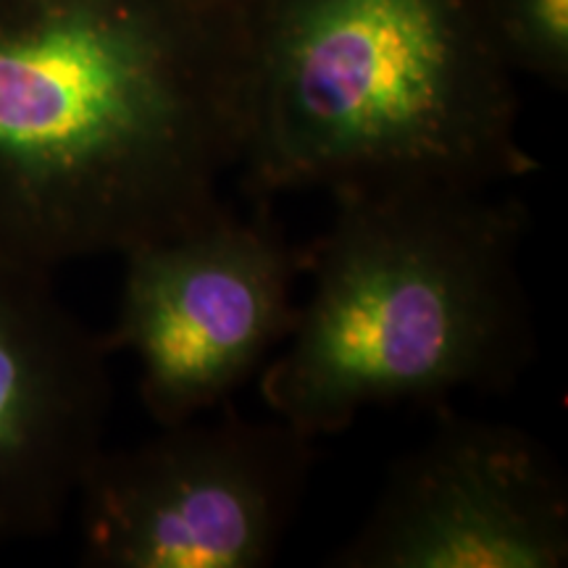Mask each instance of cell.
Masks as SVG:
<instances>
[{
	"mask_svg": "<svg viewBox=\"0 0 568 568\" xmlns=\"http://www.w3.org/2000/svg\"><path fill=\"white\" fill-rule=\"evenodd\" d=\"M247 132L230 0H0V258L53 274L222 209Z\"/></svg>",
	"mask_w": 568,
	"mask_h": 568,
	"instance_id": "obj_1",
	"label": "cell"
},
{
	"mask_svg": "<svg viewBox=\"0 0 568 568\" xmlns=\"http://www.w3.org/2000/svg\"><path fill=\"white\" fill-rule=\"evenodd\" d=\"M255 203L535 174L479 0H245Z\"/></svg>",
	"mask_w": 568,
	"mask_h": 568,
	"instance_id": "obj_2",
	"label": "cell"
},
{
	"mask_svg": "<svg viewBox=\"0 0 568 568\" xmlns=\"http://www.w3.org/2000/svg\"><path fill=\"white\" fill-rule=\"evenodd\" d=\"M303 247L258 203L253 219L222 205L209 219L124 253L116 316L103 343L130 353L159 426L226 406L261 374L297 318Z\"/></svg>",
	"mask_w": 568,
	"mask_h": 568,
	"instance_id": "obj_5",
	"label": "cell"
},
{
	"mask_svg": "<svg viewBox=\"0 0 568 568\" xmlns=\"http://www.w3.org/2000/svg\"><path fill=\"white\" fill-rule=\"evenodd\" d=\"M109 347L53 287L0 258V548L53 535L105 447Z\"/></svg>",
	"mask_w": 568,
	"mask_h": 568,
	"instance_id": "obj_7",
	"label": "cell"
},
{
	"mask_svg": "<svg viewBox=\"0 0 568 568\" xmlns=\"http://www.w3.org/2000/svg\"><path fill=\"white\" fill-rule=\"evenodd\" d=\"M487 30L510 71L552 88L568 80V0H479Z\"/></svg>",
	"mask_w": 568,
	"mask_h": 568,
	"instance_id": "obj_8",
	"label": "cell"
},
{
	"mask_svg": "<svg viewBox=\"0 0 568 568\" xmlns=\"http://www.w3.org/2000/svg\"><path fill=\"white\" fill-rule=\"evenodd\" d=\"M332 201V224L303 247L308 301L261 368L268 410L318 439L368 408L514 387L537 351L524 203L439 184Z\"/></svg>",
	"mask_w": 568,
	"mask_h": 568,
	"instance_id": "obj_3",
	"label": "cell"
},
{
	"mask_svg": "<svg viewBox=\"0 0 568 568\" xmlns=\"http://www.w3.org/2000/svg\"><path fill=\"white\" fill-rule=\"evenodd\" d=\"M230 3H240V6H243V3H245V0H230Z\"/></svg>",
	"mask_w": 568,
	"mask_h": 568,
	"instance_id": "obj_9",
	"label": "cell"
},
{
	"mask_svg": "<svg viewBox=\"0 0 568 568\" xmlns=\"http://www.w3.org/2000/svg\"><path fill=\"white\" fill-rule=\"evenodd\" d=\"M337 568H560L568 485L558 458L514 424L443 410L408 450Z\"/></svg>",
	"mask_w": 568,
	"mask_h": 568,
	"instance_id": "obj_6",
	"label": "cell"
},
{
	"mask_svg": "<svg viewBox=\"0 0 568 568\" xmlns=\"http://www.w3.org/2000/svg\"><path fill=\"white\" fill-rule=\"evenodd\" d=\"M316 439L284 418L224 416L159 426L103 453L77 495L92 568H264L301 514Z\"/></svg>",
	"mask_w": 568,
	"mask_h": 568,
	"instance_id": "obj_4",
	"label": "cell"
}]
</instances>
